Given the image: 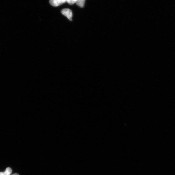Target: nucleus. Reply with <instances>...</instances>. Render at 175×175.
Instances as JSON below:
<instances>
[{
    "mask_svg": "<svg viewBox=\"0 0 175 175\" xmlns=\"http://www.w3.org/2000/svg\"><path fill=\"white\" fill-rule=\"evenodd\" d=\"M61 12L64 16H66L70 21H72L73 13L71 10L69 8H65L61 10Z\"/></svg>",
    "mask_w": 175,
    "mask_h": 175,
    "instance_id": "obj_1",
    "label": "nucleus"
},
{
    "mask_svg": "<svg viewBox=\"0 0 175 175\" xmlns=\"http://www.w3.org/2000/svg\"><path fill=\"white\" fill-rule=\"evenodd\" d=\"M66 2V0H50L51 5L54 7H57Z\"/></svg>",
    "mask_w": 175,
    "mask_h": 175,
    "instance_id": "obj_2",
    "label": "nucleus"
},
{
    "mask_svg": "<svg viewBox=\"0 0 175 175\" xmlns=\"http://www.w3.org/2000/svg\"><path fill=\"white\" fill-rule=\"evenodd\" d=\"M12 172V169L10 168H7L4 172H0V175H10Z\"/></svg>",
    "mask_w": 175,
    "mask_h": 175,
    "instance_id": "obj_3",
    "label": "nucleus"
},
{
    "mask_svg": "<svg viewBox=\"0 0 175 175\" xmlns=\"http://www.w3.org/2000/svg\"><path fill=\"white\" fill-rule=\"evenodd\" d=\"M85 0H77L76 3L78 6L81 8H83L84 6Z\"/></svg>",
    "mask_w": 175,
    "mask_h": 175,
    "instance_id": "obj_4",
    "label": "nucleus"
},
{
    "mask_svg": "<svg viewBox=\"0 0 175 175\" xmlns=\"http://www.w3.org/2000/svg\"><path fill=\"white\" fill-rule=\"evenodd\" d=\"M77 0H66V2L70 5H73L76 3Z\"/></svg>",
    "mask_w": 175,
    "mask_h": 175,
    "instance_id": "obj_5",
    "label": "nucleus"
},
{
    "mask_svg": "<svg viewBox=\"0 0 175 175\" xmlns=\"http://www.w3.org/2000/svg\"><path fill=\"white\" fill-rule=\"evenodd\" d=\"M19 175L18 174H13L12 175Z\"/></svg>",
    "mask_w": 175,
    "mask_h": 175,
    "instance_id": "obj_6",
    "label": "nucleus"
}]
</instances>
